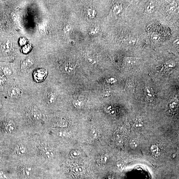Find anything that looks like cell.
I'll list each match as a JSON object with an SVG mask.
<instances>
[{
	"label": "cell",
	"instance_id": "cell-38",
	"mask_svg": "<svg viewBox=\"0 0 179 179\" xmlns=\"http://www.w3.org/2000/svg\"><path fill=\"white\" fill-rule=\"evenodd\" d=\"M108 157L106 155L103 156V158H102V160H103V162H106L108 160Z\"/></svg>",
	"mask_w": 179,
	"mask_h": 179
},
{
	"label": "cell",
	"instance_id": "cell-19",
	"mask_svg": "<svg viewBox=\"0 0 179 179\" xmlns=\"http://www.w3.org/2000/svg\"><path fill=\"white\" fill-rule=\"evenodd\" d=\"M152 40L155 43H157L160 41V38L159 34L156 33H153L151 35Z\"/></svg>",
	"mask_w": 179,
	"mask_h": 179
},
{
	"label": "cell",
	"instance_id": "cell-6",
	"mask_svg": "<svg viewBox=\"0 0 179 179\" xmlns=\"http://www.w3.org/2000/svg\"><path fill=\"white\" fill-rule=\"evenodd\" d=\"M4 129L6 133H12L16 129L15 124L13 121H7L5 122L4 124Z\"/></svg>",
	"mask_w": 179,
	"mask_h": 179
},
{
	"label": "cell",
	"instance_id": "cell-3",
	"mask_svg": "<svg viewBox=\"0 0 179 179\" xmlns=\"http://www.w3.org/2000/svg\"><path fill=\"white\" fill-rule=\"evenodd\" d=\"M8 94L9 97L11 98H18L22 95L23 91L19 87L14 86L9 89Z\"/></svg>",
	"mask_w": 179,
	"mask_h": 179
},
{
	"label": "cell",
	"instance_id": "cell-25",
	"mask_svg": "<svg viewBox=\"0 0 179 179\" xmlns=\"http://www.w3.org/2000/svg\"><path fill=\"white\" fill-rule=\"evenodd\" d=\"M71 29H72V28L71 26L67 24L64 26L63 31L64 34H67L71 31Z\"/></svg>",
	"mask_w": 179,
	"mask_h": 179
},
{
	"label": "cell",
	"instance_id": "cell-16",
	"mask_svg": "<svg viewBox=\"0 0 179 179\" xmlns=\"http://www.w3.org/2000/svg\"><path fill=\"white\" fill-rule=\"evenodd\" d=\"M122 6L120 4H116L114 5L112 7V10L115 14H119L122 11Z\"/></svg>",
	"mask_w": 179,
	"mask_h": 179
},
{
	"label": "cell",
	"instance_id": "cell-20",
	"mask_svg": "<svg viewBox=\"0 0 179 179\" xmlns=\"http://www.w3.org/2000/svg\"><path fill=\"white\" fill-rule=\"evenodd\" d=\"M151 151L153 155H158L159 153V150L158 147L156 145H153L151 147Z\"/></svg>",
	"mask_w": 179,
	"mask_h": 179
},
{
	"label": "cell",
	"instance_id": "cell-23",
	"mask_svg": "<svg viewBox=\"0 0 179 179\" xmlns=\"http://www.w3.org/2000/svg\"><path fill=\"white\" fill-rule=\"evenodd\" d=\"M91 133L93 137L94 138H97L99 136V133H98V130L96 129L93 128L92 130L91 131Z\"/></svg>",
	"mask_w": 179,
	"mask_h": 179
},
{
	"label": "cell",
	"instance_id": "cell-17",
	"mask_svg": "<svg viewBox=\"0 0 179 179\" xmlns=\"http://www.w3.org/2000/svg\"><path fill=\"white\" fill-rule=\"evenodd\" d=\"M137 42V39L136 38H130L127 40V43L128 45L131 46H133L136 45Z\"/></svg>",
	"mask_w": 179,
	"mask_h": 179
},
{
	"label": "cell",
	"instance_id": "cell-39",
	"mask_svg": "<svg viewBox=\"0 0 179 179\" xmlns=\"http://www.w3.org/2000/svg\"><path fill=\"white\" fill-rule=\"evenodd\" d=\"M175 64L174 62H169V64H168V66L169 67H172L175 66Z\"/></svg>",
	"mask_w": 179,
	"mask_h": 179
},
{
	"label": "cell",
	"instance_id": "cell-30",
	"mask_svg": "<svg viewBox=\"0 0 179 179\" xmlns=\"http://www.w3.org/2000/svg\"><path fill=\"white\" fill-rule=\"evenodd\" d=\"M154 7V5L153 4L150 3L147 7V10L148 12H151L153 10Z\"/></svg>",
	"mask_w": 179,
	"mask_h": 179
},
{
	"label": "cell",
	"instance_id": "cell-36",
	"mask_svg": "<svg viewBox=\"0 0 179 179\" xmlns=\"http://www.w3.org/2000/svg\"><path fill=\"white\" fill-rule=\"evenodd\" d=\"M7 176L4 172L0 171V179H6Z\"/></svg>",
	"mask_w": 179,
	"mask_h": 179
},
{
	"label": "cell",
	"instance_id": "cell-18",
	"mask_svg": "<svg viewBox=\"0 0 179 179\" xmlns=\"http://www.w3.org/2000/svg\"><path fill=\"white\" fill-rule=\"evenodd\" d=\"M99 32V29L97 27H94L90 30L89 33L91 36H96L98 34Z\"/></svg>",
	"mask_w": 179,
	"mask_h": 179
},
{
	"label": "cell",
	"instance_id": "cell-31",
	"mask_svg": "<svg viewBox=\"0 0 179 179\" xmlns=\"http://www.w3.org/2000/svg\"><path fill=\"white\" fill-rule=\"evenodd\" d=\"M6 81V78L4 76H0V86L4 85Z\"/></svg>",
	"mask_w": 179,
	"mask_h": 179
},
{
	"label": "cell",
	"instance_id": "cell-33",
	"mask_svg": "<svg viewBox=\"0 0 179 179\" xmlns=\"http://www.w3.org/2000/svg\"><path fill=\"white\" fill-rule=\"evenodd\" d=\"M116 166L119 169H122L124 167V164L122 161H119L116 163Z\"/></svg>",
	"mask_w": 179,
	"mask_h": 179
},
{
	"label": "cell",
	"instance_id": "cell-22",
	"mask_svg": "<svg viewBox=\"0 0 179 179\" xmlns=\"http://www.w3.org/2000/svg\"><path fill=\"white\" fill-rule=\"evenodd\" d=\"M3 71L4 74L7 76H10L12 74V70L9 67H4L3 69Z\"/></svg>",
	"mask_w": 179,
	"mask_h": 179
},
{
	"label": "cell",
	"instance_id": "cell-2",
	"mask_svg": "<svg viewBox=\"0 0 179 179\" xmlns=\"http://www.w3.org/2000/svg\"><path fill=\"white\" fill-rule=\"evenodd\" d=\"M47 75V71L45 69H39L34 73V78L38 82H42L45 80Z\"/></svg>",
	"mask_w": 179,
	"mask_h": 179
},
{
	"label": "cell",
	"instance_id": "cell-9",
	"mask_svg": "<svg viewBox=\"0 0 179 179\" xmlns=\"http://www.w3.org/2000/svg\"><path fill=\"white\" fill-rule=\"evenodd\" d=\"M14 152L16 155L21 156L25 154L26 152L25 147L21 144H18L14 148Z\"/></svg>",
	"mask_w": 179,
	"mask_h": 179
},
{
	"label": "cell",
	"instance_id": "cell-7",
	"mask_svg": "<svg viewBox=\"0 0 179 179\" xmlns=\"http://www.w3.org/2000/svg\"><path fill=\"white\" fill-rule=\"evenodd\" d=\"M57 98L55 93L52 91L48 92L46 94L45 100L47 103L49 105H51L55 102Z\"/></svg>",
	"mask_w": 179,
	"mask_h": 179
},
{
	"label": "cell",
	"instance_id": "cell-37",
	"mask_svg": "<svg viewBox=\"0 0 179 179\" xmlns=\"http://www.w3.org/2000/svg\"><path fill=\"white\" fill-rule=\"evenodd\" d=\"M74 170L77 173H80L82 172L83 170L82 167L78 166L75 168Z\"/></svg>",
	"mask_w": 179,
	"mask_h": 179
},
{
	"label": "cell",
	"instance_id": "cell-14",
	"mask_svg": "<svg viewBox=\"0 0 179 179\" xmlns=\"http://www.w3.org/2000/svg\"><path fill=\"white\" fill-rule=\"evenodd\" d=\"M97 12L94 9L89 8L87 10L86 12V15L90 18H93L96 15Z\"/></svg>",
	"mask_w": 179,
	"mask_h": 179
},
{
	"label": "cell",
	"instance_id": "cell-13",
	"mask_svg": "<svg viewBox=\"0 0 179 179\" xmlns=\"http://www.w3.org/2000/svg\"><path fill=\"white\" fill-rule=\"evenodd\" d=\"M145 93L146 97L148 100L151 101H153L155 99V94L151 88H146L145 89Z\"/></svg>",
	"mask_w": 179,
	"mask_h": 179
},
{
	"label": "cell",
	"instance_id": "cell-28",
	"mask_svg": "<svg viewBox=\"0 0 179 179\" xmlns=\"http://www.w3.org/2000/svg\"><path fill=\"white\" fill-rule=\"evenodd\" d=\"M31 50V46L29 45H26L23 47L22 50L23 52L27 53L29 52Z\"/></svg>",
	"mask_w": 179,
	"mask_h": 179
},
{
	"label": "cell",
	"instance_id": "cell-32",
	"mask_svg": "<svg viewBox=\"0 0 179 179\" xmlns=\"http://www.w3.org/2000/svg\"><path fill=\"white\" fill-rule=\"evenodd\" d=\"M57 124L60 127H64L66 125V122L63 120H61L59 121L58 122H57Z\"/></svg>",
	"mask_w": 179,
	"mask_h": 179
},
{
	"label": "cell",
	"instance_id": "cell-4",
	"mask_svg": "<svg viewBox=\"0 0 179 179\" xmlns=\"http://www.w3.org/2000/svg\"><path fill=\"white\" fill-rule=\"evenodd\" d=\"M34 61L31 58H28L23 61L21 64V70L25 71L30 69L34 64Z\"/></svg>",
	"mask_w": 179,
	"mask_h": 179
},
{
	"label": "cell",
	"instance_id": "cell-24",
	"mask_svg": "<svg viewBox=\"0 0 179 179\" xmlns=\"http://www.w3.org/2000/svg\"><path fill=\"white\" fill-rule=\"evenodd\" d=\"M130 145L132 148L136 149L137 148L138 146V143L136 140L133 139L130 142Z\"/></svg>",
	"mask_w": 179,
	"mask_h": 179
},
{
	"label": "cell",
	"instance_id": "cell-29",
	"mask_svg": "<svg viewBox=\"0 0 179 179\" xmlns=\"http://www.w3.org/2000/svg\"><path fill=\"white\" fill-rule=\"evenodd\" d=\"M135 126L137 128H141L143 126V123L141 120H138L136 121L134 124Z\"/></svg>",
	"mask_w": 179,
	"mask_h": 179
},
{
	"label": "cell",
	"instance_id": "cell-1",
	"mask_svg": "<svg viewBox=\"0 0 179 179\" xmlns=\"http://www.w3.org/2000/svg\"><path fill=\"white\" fill-rule=\"evenodd\" d=\"M29 117L35 121H37L41 119L42 117V112L35 107H32L30 109L28 112Z\"/></svg>",
	"mask_w": 179,
	"mask_h": 179
},
{
	"label": "cell",
	"instance_id": "cell-34",
	"mask_svg": "<svg viewBox=\"0 0 179 179\" xmlns=\"http://www.w3.org/2000/svg\"><path fill=\"white\" fill-rule=\"evenodd\" d=\"M107 81L109 83L112 84L115 83V82H116V80L115 78H111L108 79Z\"/></svg>",
	"mask_w": 179,
	"mask_h": 179
},
{
	"label": "cell",
	"instance_id": "cell-10",
	"mask_svg": "<svg viewBox=\"0 0 179 179\" xmlns=\"http://www.w3.org/2000/svg\"><path fill=\"white\" fill-rule=\"evenodd\" d=\"M125 64L128 68H131L135 65L137 61L134 58L132 57H127L124 60Z\"/></svg>",
	"mask_w": 179,
	"mask_h": 179
},
{
	"label": "cell",
	"instance_id": "cell-8",
	"mask_svg": "<svg viewBox=\"0 0 179 179\" xmlns=\"http://www.w3.org/2000/svg\"><path fill=\"white\" fill-rule=\"evenodd\" d=\"M63 69L66 73L70 74L74 72L75 69V66L74 64L71 63H65L63 66Z\"/></svg>",
	"mask_w": 179,
	"mask_h": 179
},
{
	"label": "cell",
	"instance_id": "cell-26",
	"mask_svg": "<svg viewBox=\"0 0 179 179\" xmlns=\"http://www.w3.org/2000/svg\"><path fill=\"white\" fill-rule=\"evenodd\" d=\"M58 136L60 137L65 138L68 136V133L65 131H59L57 134Z\"/></svg>",
	"mask_w": 179,
	"mask_h": 179
},
{
	"label": "cell",
	"instance_id": "cell-40",
	"mask_svg": "<svg viewBox=\"0 0 179 179\" xmlns=\"http://www.w3.org/2000/svg\"><path fill=\"white\" fill-rule=\"evenodd\" d=\"M2 103H1V102H0V110H1V109H2Z\"/></svg>",
	"mask_w": 179,
	"mask_h": 179
},
{
	"label": "cell",
	"instance_id": "cell-41",
	"mask_svg": "<svg viewBox=\"0 0 179 179\" xmlns=\"http://www.w3.org/2000/svg\"><path fill=\"white\" fill-rule=\"evenodd\" d=\"M1 154V153L0 152V157Z\"/></svg>",
	"mask_w": 179,
	"mask_h": 179
},
{
	"label": "cell",
	"instance_id": "cell-5",
	"mask_svg": "<svg viewBox=\"0 0 179 179\" xmlns=\"http://www.w3.org/2000/svg\"><path fill=\"white\" fill-rule=\"evenodd\" d=\"M40 151L43 156L48 159L52 158L55 155L53 150L47 147H42L40 149Z\"/></svg>",
	"mask_w": 179,
	"mask_h": 179
},
{
	"label": "cell",
	"instance_id": "cell-12",
	"mask_svg": "<svg viewBox=\"0 0 179 179\" xmlns=\"http://www.w3.org/2000/svg\"><path fill=\"white\" fill-rule=\"evenodd\" d=\"M74 106L77 109H82L85 106V102L83 100L80 98L75 99L73 101Z\"/></svg>",
	"mask_w": 179,
	"mask_h": 179
},
{
	"label": "cell",
	"instance_id": "cell-11",
	"mask_svg": "<svg viewBox=\"0 0 179 179\" xmlns=\"http://www.w3.org/2000/svg\"><path fill=\"white\" fill-rule=\"evenodd\" d=\"M12 44L9 41H6L2 43L1 48L2 51L5 53H8L12 48Z\"/></svg>",
	"mask_w": 179,
	"mask_h": 179
},
{
	"label": "cell",
	"instance_id": "cell-21",
	"mask_svg": "<svg viewBox=\"0 0 179 179\" xmlns=\"http://www.w3.org/2000/svg\"><path fill=\"white\" fill-rule=\"evenodd\" d=\"M86 59H87L88 62L92 65H94L97 63V61L96 60V59L93 56H88L86 57Z\"/></svg>",
	"mask_w": 179,
	"mask_h": 179
},
{
	"label": "cell",
	"instance_id": "cell-15",
	"mask_svg": "<svg viewBox=\"0 0 179 179\" xmlns=\"http://www.w3.org/2000/svg\"><path fill=\"white\" fill-rule=\"evenodd\" d=\"M33 169L30 166H26L23 169L24 174L27 177H29L32 173Z\"/></svg>",
	"mask_w": 179,
	"mask_h": 179
},
{
	"label": "cell",
	"instance_id": "cell-27",
	"mask_svg": "<svg viewBox=\"0 0 179 179\" xmlns=\"http://www.w3.org/2000/svg\"><path fill=\"white\" fill-rule=\"evenodd\" d=\"M71 156L74 158H77L80 155L79 152L76 150H74L72 151L71 153Z\"/></svg>",
	"mask_w": 179,
	"mask_h": 179
},
{
	"label": "cell",
	"instance_id": "cell-35",
	"mask_svg": "<svg viewBox=\"0 0 179 179\" xmlns=\"http://www.w3.org/2000/svg\"><path fill=\"white\" fill-rule=\"evenodd\" d=\"M19 43L20 45L23 46V45H25L27 43V40L25 38H21V39L20 40Z\"/></svg>",
	"mask_w": 179,
	"mask_h": 179
}]
</instances>
